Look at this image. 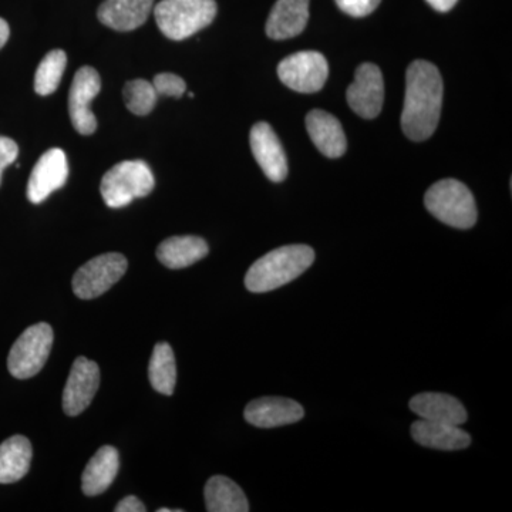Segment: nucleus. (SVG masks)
Segmentation results:
<instances>
[{"instance_id":"f257e3e1","label":"nucleus","mask_w":512,"mask_h":512,"mask_svg":"<svg viewBox=\"0 0 512 512\" xmlns=\"http://www.w3.org/2000/svg\"><path fill=\"white\" fill-rule=\"evenodd\" d=\"M443 90V79L433 63L416 60L410 64L402 113L403 133L410 140L424 141L433 136L439 126Z\"/></svg>"},{"instance_id":"f03ea898","label":"nucleus","mask_w":512,"mask_h":512,"mask_svg":"<svg viewBox=\"0 0 512 512\" xmlns=\"http://www.w3.org/2000/svg\"><path fill=\"white\" fill-rule=\"evenodd\" d=\"M315 262V251L308 245H285L259 258L245 275L249 292L275 291L295 281Z\"/></svg>"},{"instance_id":"7ed1b4c3","label":"nucleus","mask_w":512,"mask_h":512,"mask_svg":"<svg viewBox=\"0 0 512 512\" xmlns=\"http://www.w3.org/2000/svg\"><path fill=\"white\" fill-rule=\"evenodd\" d=\"M158 29L171 40L188 39L217 16L215 0H161L154 9Z\"/></svg>"},{"instance_id":"20e7f679","label":"nucleus","mask_w":512,"mask_h":512,"mask_svg":"<svg viewBox=\"0 0 512 512\" xmlns=\"http://www.w3.org/2000/svg\"><path fill=\"white\" fill-rule=\"evenodd\" d=\"M431 215L450 227L468 229L477 222V205L466 185L457 180H443L431 185L424 197Z\"/></svg>"},{"instance_id":"39448f33","label":"nucleus","mask_w":512,"mask_h":512,"mask_svg":"<svg viewBox=\"0 0 512 512\" xmlns=\"http://www.w3.org/2000/svg\"><path fill=\"white\" fill-rule=\"evenodd\" d=\"M153 171L141 160L123 161L114 165L101 180V197L107 207L123 208L136 200L147 197L154 190Z\"/></svg>"},{"instance_id":"423d86ee","label":"nucleus","mask_w":512,"mask_h":512,"mask_svg":"<svg viewBox=\"0 0 512 512\" xmlns=\"http://www.w3.org/2000/svg\"><path fill=\"white\" fill-rule=\"evenodd\" d=\"M53 346V329L47 323H36L13 343L8 357L10 375L16 379L36 376L49 359Z\"/></svg>"},{"instance_id":"0eeeda50","label":"nucleus","mask_w":512,"mask_h":512,"mask_svg":"<svg viewBox=\"0 0 512 512\" xmlns=\"http://www.w3.org/2000/svg\"><path fill=\"white\" fill-rule=\"evenodd\" d=\"M127 268L126 256L117 252L90 259L73 276L74 295L84 301L99 298L123 278Z\"/></svg>"},{"instance_id":"6e6552de","label":"nucleus","mask_w":512,"mask_h":512,"mask_svg":"<svg viewBox=\"0 0 512 512\" xmlns=\"http://www.w3.org/2000/svg\"><path fill=\"white\" fill-rule=\"evenodd\" d=\"M328 74V60L322 53L313 50L288 56L278 66L281 82L298 93L319 92L325 86Z\"/></svg>"},{"instance_id":"1a4fd4ad","label":"nucleus","mask_w":512,"mask_h":512,"mask_svg":"<svg viewBox=\"0 0 512 512\" xmlns=\"http://www.w3.org/2000/svg\"><path fill=\"white\" fill-rule=\"evenodd\" d=\"M101 79L93 67L84 66L77 70L69 94V113L72 124L83 136H90L97 130V120L90 104L100 93Z\"/></svg>"},{"instance_id":"9d476101","label":"nucleus","mask_w":512,"mask_h":512,"mask_svg":"<svg viewBox=\"0 0 512 512\" xmlns=\"http://www.w3.org/2000/svg\"><path fill=\"white\" fill-rule=\"evenodd\" d=\"M346 99L350 109L363 119L372 120L382 111L384 100L383 74L372 63L357 67L355 80L350 84Z\"/></svg>"},{"instance_id":"9b49d317","label":"nucleus","mask_w":512,"mask_h":512,"mask_svg":"<svg viewBox=\"0 0 512 512\" xmlns=\"http://www.w3.org/2000/svg\"><path fill=\"white\" fill-rule=\"evenodd\" d=\"M100 386V369L87 357L74 360L63 390V410L67 416L76 417L90 406Z\"/></svg>"},{"instance_id":"f8f14e48","label":"nucleus","mask_w":512,"mask_h":512,"mask_svg":"<svg viewBox=\"0 0 512 512\" xmlns=\"http://www.w3.org/2000/svg\"><path fill=\"white\" fill-rule=\"evenodd\" d=\"M69 177V163L62 148H50L37 161L28 184V198L40 204L52 192L62 188Z\"/></svg>"},{"instance_id":"ddd939ff","label":"nucleus","mask_w":512,"mask_h":512,"mask_svg":"<svg viewBox=\"0 0 512 512\" xmlns=\"http://www.w3.org/2000/svg\"><path fill=\"white\" fill-rule=\"evenodd\" d=\"M249 143L256 163L262 168L266 178L272 183H282L288 177V160L274 128L268 123L255 124Z\"/></svg>"},{"instance_id":"4468645a","label":"nucleus","mask_w":512,"mask_h":512,"mask_svg":"<svg viewBox=\"0 0 512 512\" xmlns=\"http://www.w3.org/2000/svg\"><path fill=\"white\" fill-rule=\"evenodd\" d=\"M245 420L259 429H274L286 424L298 423L305 416V410L298 402L284 397H262L248 404Z\"/></svg>"},{"instance_id":"2eb2a0df","label":"nucleus","mask_w":512,"mask_h":512,"mask_svg":"<svg viewBox=\"0 0 512 512\" xmlns=\"http://www.w3.org/2000/svg\"><path fill=\"white\" fill-rule=\"evenodd\" d=\"M153 5L154 0H106L97 10V18L107 28L131 32L147 22Z\"/></svg>"},{"instance_id":"dca6fc26","label":"nucleus","mask_w":512,"mask_h":512,"mask_svg":"<svg viewBox=\"0 0 512 512\" xmlns=\"http://www.w3.org/2000/svg\"><path fill=\"white\" fill-rule=\"evenodd\" d=\"M410 410L421 420L461 426L467 421L466 407L450 394L420 393L410 400Z\"/></svg>"},{"instance_id":"f3484780","label":"nucleus","mask_w":512,"mask_h":512,"mask_svg":"<svg viewBox=\"0 0 512 512\" xmlns=\"http://www.w3.org/2000/svg\"><path fill=\"white\" fill-rule=\"evenodd\" d=\"M309 0H278L266 22V35L274 40L292 39L308 25Z\"/></svg>"},{"instance_id":"a211bd4d","label":"nucleus","mask_w":512,"mask_h":512,"mask_svg":"<svg viewBox=\"0 0 512 512\" xmlns=\"http://www.w3.org/2000/svg\"><path fill=\"white\" fill-rule=\"evenodd\" d=\"M306 128L313 144L323 156L339 158L346 153L348 141L340 121L323 110H313L306 116Z\"/></svg>"},{"instance_id":"6ab92c4d","label":"nucleus","mask_w":512,"mask_h":512,"mask_svg":"<svg viewBox=\"0 0 512 512\" xmlns=\"http://www.w3.org/2000/svg\"><path fill=\"white\" fill-rule=\"evenodd\" d=\"M412 437L420 446L443 451L463 450L471 444L470 434L461 426L421 419L413 423Z\"/></svg>"},{"instance_id":"aec40b11","label":"nucleus","mask_w":512,"mask_h":512,"mask_svg":"<svg viewBox=\"0 0 512 512\" xmlns=\"http://www.w3.org/2000/svg\"><path fill=\"white\" fill-rule=\"evenodd\" d=\"M120 461L116 448L111 446L101 447L92 457L82 476L83 493L94 497L100 495L113 484L114 478L119 473Z\"/></svg>"},{"instance_id":"412c9836","label":"nucleus","mask_w":512,"mask_h":512,"mask_svg":"<svg viewBox=\"0 0 512 512\" xmlns=\"http://www.w3.org/2000/svg\"><path fill=\"white\" fill-rule=\"evenodd\" d=\"M207 242L200 237H173L161 242L157 249V258L164 266L170 269H183L197 264L208 255Z\"/></svg>"},{"instance_id":"4be33fe9","label":"nucleus","mask_w":512,"mask_h":512,"mask_svg":"<svg viewBox=\"0 0 512 512\" xmlns=\"http://www.w3.org/2000/svg\"><path fill=\"white\" fill-rule=\"evenodd\" d=\"M32 444L25 436H13L0 444V484H12L28 474Z\"/></svg>"},{"instance_id":"5701e85b","label":"nucleus","mask_w":512,"mask_h":512,"mask_svg":"<svg viewBox=\"0 0 512 512\" xmlns=\"http://www.w3.org/2000/svg\"><path fill=\"white\" fill-rule=\"evenodd\" d=\"M205 505L210 512H248L244 491L228 477L215 476L208 480L204 490Z\"/></svg>"},{"instance_id":"b1692460","label":"nucleus","mask_w":512,"mask_h":512,"mask_svg":"<svg viewBox=\"0 0 512 512\" xmlns=\"http://www.w3.org/2000/svg\"><path fill=\"white\" fill-rule=\"evenodd\" d=\"M148 377H150L151 386L158 393H163L165 396H171L174 393L175 383H177V366H175L173 348L168 343H157L154 348L150 366H148Z\"/></svg>"},{"instance_id":"393cba45","label":"nucleus","mask_w":512,"mask_h":512,"mask_svg":"<svg viewBox=\"0 0 512 512\" xmlns=\"http://www.w3.org/2000/svg\"><path fill=\"white\" fill-rule=\"evenodd\" d=\"M67 56L63 50L56 49L47 53L36 70L35 90L40 96L55 93L66 70Z\"/></svg>"},{"instance_id":"a878e982","label":"nucleus","mask_w":512,"mask_h":512,"mask_svg":"<svg viewBox=\"0 0 512 512\" xmlns=\"http://www.w3.org/2000/svg\"><path fill=\"white\" fill-rule=\"evenodd\" d=\"M124 103L127 109L136 116H147L156 107L158 94L153 83L147 80H131L123 90Z\"/></svg>"},{"instance_id":"bb28decb","label":"nucleus","mask_w":512,"mask_h":512,"mask_svg":"<svg viewBox=\"0 0 512 512\" xmlns=\"http://www.w3.org/2000/svg\"><path fill=\"white\" fill-rule=\"evenodd\" d=\"M153 86L158 96L175 97V99L183 97L187 90V83L184 82V79L173 73L157 74L154 77Z\"/></svg>"},{"instance_id":"cd10ccee","label":"nucleus","mask_w":512,"mask_h":512,"mask_svg":"<svg viewBox=\"0 0 512 512\" xmlns=\"http://www.w3.org/2000/svg\"><path fill=\"white\" fill-rule=\"evenodd\" d=\"M380 2L382 0H336V5L346 15L353 16V18H365L375 12Z\"/></svg>"},{"instance_id":"c85d7f7f","label":"nucleus","mask_w":512,"mask_h":512,"mask_svg":"<svg viewBox=\"0 0 512 512\" xmlns=\"http://www.w3.org/2000/svg\"><path fill=\"white\" fill-rule=\"evenodd\" d=\"M19 156V147L12 138L0 136V183L8 165L15 163Z\"/></svg>"},{"instance_id":"c756f323","label":"nucleus","mask_w":512,"mask_h":512,"mask_svg":"<svg viewBox=\"0 0 512 512\" xmlns=\"http://www.w3.org/2000/svg\"><path fill=\"white\" fill-rule=\"evenodd\" d=\"M116 512H144L146 511V507L144 504L138 500L134 495H128V497L121 500L117 507L114 508Z\"/></svg>"},{"instance_id":"7c9ffc66","label":"nucleus","mask_w":512,"mask_h":512,"mask_svg":"<svg viewBox=\"0 0 512 512\" xmlns=\"http://www.w3.org/2000/svg\"><path fill=\"white\" fill-rule=\"evenodd\" d=\"M426 2L437 12L446 13L456 6L458 0H426Z\"/></svg>"},{"instance_id":"2f4dec72","label":"nucleus","mask_w":512,"mask_h":512,"mask_svg":"<svg viewBox=\"0 0 512 512\" xmlns=\"http://www.w3.org/2000/svg\"><path fill=\"white\" fill-rule=\"evenodd\" d=\"M10 35L9 25L6 20L0 18V49L6 45Z\"/></svg>"}]
</instances>
